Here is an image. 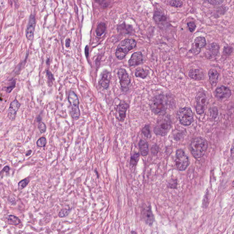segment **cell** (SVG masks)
<instances>
[{
  "instance_id": "37",
  "label": "cell",
  "mask_w": 234,
  "mask_h": 234,
  "mask_svg": "<svg viewBox=\"0 0 234 234\" xmlns=\"http://www.w3.org/2000/svg\"><path fill=\"white\" fill-rule=\"evenodd\" d=\"M9 167H8V166H6V167H4V168H3L1 171H0V176H1V175L2 173V172H3V171H4H4H5V172H9Z\"/></svg>"
},
{
  "instance_id": "20",
  "label": "cell",
  "mask_w": 234,
  "mask_h": 234,
  "mask_svg": "<svg viewBox=\"0 0 234 234\" xmlns=\"http://www.w3.org/2000/svg\"><path fill=\"white\" fill-rule=\"evenodd\" d=\"M139 150L141 155L143 156H146L148 154V145L146 141L141 139L139 141Z\"/></svg>"
},
{
  "instance_id": "22",
  "label": "cell",
  "mask_w": 234,
  "mask_h": 234,
  "mask_svg": "<svg viewBox=\"0 0 234 234\" xmlns=\"http://www.w3.org/2000/svg\"><path fill=\"white\" fill-rule=\"evenodd\" d=\"M149 73V71L144 70L142 68H139L136 70V72H135V75L137 77L145 79L147 77Z\"/></svg>"
},
{
  "instance_id": "16",
  "label": "cell",
  "mask_w": 234,
  "mask_h": 234,
  "mask_svg": "<svg viewBox=\"0 0 234 234\" xmlns=\"http://www.w3.org/2000/svg\"><path fill=\"white\" fill-rule=\"evenodd\" d=\"M189 77L195 80H203L205 79V74L204 72L198 69H192L188 73Z\"/></svg>"
},
{
  "instance_id": "21",
  "label": "cell",
  "mask_w": 234,
  "mask_h": 234,
  "mask_svg": "<svg viewBox=\"0 0 234 234\" xmlns=\"http://www.w3.org/2000/svg\"><path fill=\"white\" fill-rule=\"evenodd\" d=\"M109 73H106L102 75L101 80L100 81L101 85L102 88L107 89L109 84L110 78Z\"/></svg>"
},
{
  "instance_id": "13",
  "label": "cell",
  "mask_w": 234,
  "mask_h": 234,
  "mask_svg": "<svg viewBox=\"0 0 234 234\" xmlns=\"http://www.w3.org/2000/svg\"><path fill=\"white\" fill-rule=\"evenodd\" d=\"M35 26V18L33 15H31L29 24L26 31V38L29 40L31 41L33 39V33H34Z\"/></svg>"
},
{
  "instance_id": "40",
  "label": "cell",
  "mask_w": 234,
  "mask_h": 234,
  "mask_svg": "<svg viewBox=\"0 0 234 234\" xmlns=\"http://www.w3.org/2000/svg\"><path fill=\"white\" fill-rule=\"evenodd\" d=\"M96 1L98 3H99V4H102V3H103L105 1V0H96Z\"/></svg>"
},
{
  "instance_id": "33",
  "label": "cell",
  "mask_w": 234,
  "mask_h": 234,
  "mask_svg": "<svg viewBox=\"0 0 234 234\" xmlns=\"http://www.w3.org/2000/svg\"><path fill=\"white\" fill-rule=\"evenodd\" d=\"M15 85H16V82H15V81H13V83H12L11 86L9 87H6V88H5V90H4L6 91L8 93H10L12 91V90L15 88Z\"/></svg>"
},
{
  "instance_id": "29",
  "label": "cell",
  "mask_w": 234,
  "mask_h": 234,
  "mask_svg": "<svg viewBox=\"0 0 234 234\" xmlns=\"http://www.w3.org/2000/svg\"><path fill=\"white\" fill-rule=\"evenodd\" d=\"M37 146L40 147H43L45 146L46 144V139L45 138L41 137L39 139H38V141H37Z\"/></svg>"
},
{
  "instance_id": "1",
  "label": "cell",
  "mask_w": 234,
  "mask_h": 234,
  "mask_svg": "<svg viewBox=\"0 0 234 234\" xmlns=\"http://www.w3.org/2000/svg\"><path fill=\"white\" fill-rule=\"evenodd\" d=\"M168 106V100L165 95L159 94L154 97L150 104L152 111L156 115H164L166 113Z\"/></svg>"
},
{
  "instance_id": "30",
  "label": "cell",
  "mask_w": 234,
  "mask_h": 234,
  "mask_svg": "<svg viewBox=\"0 0 234 234\" xmlns=\"http://www.w3.org/2000/svg\"><path fill=\"white\" fill-rule=\"evenodd\" d=\"M70 212V210H69V209H66V208L62 209L60 212L59 214V216L60 218L65 217L68 215Z\"/></svg>"
},
{
  "instance_id": "36",
  "label": "cell",
  "mask_w": 234,
  "mask_h": 234,
  "mask_svg": "<svg viewBox=\"0 0 234 234\" xmlns=\"http://www.w3.org/2000/svg\"><path fill=\"white\" fill-rule=\"evenodd\" d=\"M233 51V48L231 47H226L224 49V53L227 55H229Z\"/></svg>"
},
{
  "instance_id": "4",
  "label": "cell",
  "mask_w": 234,
  "mask_h": 234,
  "mask_svg": "<svg viewBox=\"0 0 234 234\" xmlns=\"http://www.w3.org/2000/svg\"><path fill=\"white\" fill-rule=\"evenodd\" d=\"M136 41L134 39H126L120 43L117 48L116 56L119 60H123L129 52L136 46Z\"/></svg>"
},
{
  "instance_id": "17",
  "label": "cell",
  "mask_w": 234,
  "mask_h": 234,
  "mask_svg": "<svg viewBox=\"0 0 234 234\" xmlns=\"http://www.w3.org/2000/svg\"><path fill=\"white\" fill-rule=\"evenodd\" d=\"M219 46L216 43H212L209 45L207 52V56L209 59L215 57L219 52Z\"/></svg>"
},
{
  "instance_id": "24",
  "label": "cell",
  "mask_w": 234,
  "mask_h": 234,
  "mask_svg": "<svg viewBox=\"0 0 234 234\" xmlns=\"http://www.w3.org/2000/svg\"><path fill=\"white\" fill-rule=\"evenodd\" d=\"M106 26L105 23L104 22H101L97 27L96 29V34L98 36H101L103 34L106 30Z\"/></svg>"
},
{
  "instance_id": "3",
  "label": "cell",
  "mask_w": 234,
  "mask_h": 234,
  "mask_svg": "<svg viewBox=\"0 0 234 234\" xmlns=\"http://www.w3.org/2000/svg\"><path fill=\"white\" fill-rule=\"evenodd\" d=\"M171 126V122L170 117L165 113L161 115L157 121L154 128V132L158 136H166L170 130Z\"/></svg>"
},
{
  "instance_id": "32",
  "label": "cell",
  "mask_w": 234,
  "mask_h": 234,
  "mask_svg": "<svg viewBox=\"0 0 234 234\" xmlns=\"http://www.w3.org/2000/svg\"><path fill=\"white\" fill-rule=\"evenodd\" d=\"M208 3L213 5H218L222 4L225 0H207Z\"/></svg>"
},
{
  "instance_id": "25",
  "label": "cell",
  "mask_w": 234,
  "mask_h": 234,
  "mask_svg": "<svg viewBox=\"0 0 234 234\" xmlns=\"http://www.w3.org/2000/svg\"><path fill=\"white\" fill-rule=\"evenodd\" d=\"M139 155L138 153H135L131 157L130 159V164L132 167H134L136 165L139 159Z\"/></svg>"
},
{
  "instance_id": "31",
  "label": "cell",
  "mask_w": 234,
  "mask_h": 234,
  "mask_svg": "<svg viewBox=\"0 0 234 234\" xmlns=\"http://www.w3.org/2000/svg\"><path fill=\"white\" fill-rule=\"evenodd\" d=\"M38 128L41 133H44L46 130V126L44 123L40 122L38 125Z\"/></svg>"
},
{
  "instance_id": "2",
  "label": "cell",
  "mask_w": 234,
  "mask_h": 234,
  "mask_svg": "<svg viewBox=\"0 0 234 234\" xmlns=\"http://www.w3.org/2000/svg\"><path fill=\"white\" fill-rule=\"evenodd\" d=\"M190 148L193 156L196 158H199L204 156L207 149V142L203 138H196L191 142Z\"/></svg>"
},
{
  "instance_id": "14",
  "label": "cell",
  "mask_w": 234,
  "mask_h": 234,
  "mask_svg": "<svg viewBox=\"0 0 234 234\" xmlns=\"http://www.w3.org/2000/svg\"><path fill=\"white\" fill-rule=\"evenodd\" d=\"M143 218L149 225H152L154 222V215L152 214L150 206L145 208L142 212Z\"/></svg>"
},
{
  "instance_id": "9",
  "label": "cell",
  "mask_w": 234,
  "mask_h": 234,
  "mask_svg": "<svg viewBox=\"0 0 234 234\" xmlns=\"http://www.w3.org/2000/svg\"><path fill=\"white\" fill-rule=\"evenodd\" d=\"M118 75L121 89L124 92H127L129 90V86L130 82V78L128 73L125 69H120L119 71Z\"/></svg>"
},
{
  "instance_id": "38",
  "label": "cell",
  "mask_w": 234,
  "mask_h": 234,
  "mask_svg": "<svg viewBox=\"0 0 234 234\" xmlns=\"http://www.w3.org/2000/svg\"><path fill=\"white\" fill-rule=\"evenodd\" d=\"M85 54H86V57H88L89 55V48L88 45L85 48Z\"/></svg>"
},
{
  "instance_id": "6",
  "label": "cell",
  "mask_w": 234,
  "mask_h": 234,
  "mask_svg": "<svg viewBox=\"0 0 234 234\" xmlns=\"http://www.w3.org/2000/svg\"><path fill=\"white\" fill-rule=\"evenodd\" d=\"M197 113L199 115L203 114L208 103V97L207 93L204 91H200L196 97Z\"/></svg>"
},
{
  "instance_id": "11",
  "label": "cell",
  "mask_w": 234,
  "mask_h": 234,
  "mask_svg": "<svg viewBox=\"0 0 234 234\" xmlns=\"http://www.w3.org/2000/svg\"><path fill=\"white\" fill-rule=\"evenodd\" d=\"M215 94L217 98L223 100L229 98L231 96V92L228 88L225 86H221L216 89Z\"/></svg>"
},
{
  "instance_id": "27",
  "label": "cell",
  "mask_w": 234,
  "mask_h": 234,
  "mask_svg": "<svg viewBox=\"0 0 234 234\" xmlns=\"http://www.w3.org/2000/svg\"><path fill=\"white\" fill-rule=\"evenodd\" d=\"M142 132L143 135L146 136V137L150 138L151 137V134H150V129L149 126H146L142 130Z\"/></svg>"
},
{
  "instance_id": "26",
  "label": "cell",
  "mask_w": 234,
  "mask_h": 234,
  "mask_svg": "<svg viewBox=\"0 0 234 234\" xmlns=\"http://www.w3.org/2000/svg\"><path fill=\"white\" fill-rule=\"evenodd\" d=\"M169 5L174 8H181L183 6V3L180 0H171L169 2Z\"/></svg>"
},
{
  "instance_id": "28",
  "label": "cell",
  "mask_w": 234,
  "mask_h": 234,
  "mask_svg": "<svg viewBox=\"0 0 234 234\" xmlns=\"http://www.w3.org/2000/svg\"><path fill=\"white\" fill-rule=\"evenodd\" d=\"M29 181L28 179H24L23 180H22L19 183V190H22V189H23L24 188L26 187L28 184H29Z\"/></svg>"
},
{
  "instance_id": "7",
  "label": "cell",
  "mask_w": 234,
  "mask_h": 234,
  "mask_svg": "<svg viewBox=\"0 0 234 234\" xmlns=\"http://www.w3.org/2000/svg\"><path fill=\"white\" fill-rule=\"evenodd\" d=\"M176 166L179 170H184L187 168L189 164V159L183 150H177L175 158Z\"/></svg>"
},
{
  "instance_id": "8",
  "label": "cell",
  "mask_w": 234,
  "mask_h": 234,
  "mask_svg": "<svg viewBox=\"0 0 234 234\" xmlns=\"http://www.w3.org/2000/svg\"><path fill=\"white\" fill-rule=\"evenodd\" d=\"M69 102L71 108V114L72 117L75 119H78L80 115V112L79 108V100L77 96L73 91L70 92L68 97Z\"/></svg>"
},
{
  "instance_id": "34",
  "label": "cell",
  "mask_w": 234,
  "mask_h": 234,
  "mask_svg": "<svg viewBox=\"0 0 234 234\" xmlns=\"http://www.w3.org/2000/svg\"><path fill=\"white\" fill-rule=\"evenodd\" d=\"M188 27L189 28L190 32H193L196 28V25L194 22H188Z\"/></svg>"
},
{
  "instance_id": "35",
  "label": "cell",
  "mask_w": 234,
  "mask_h": 234,
  "mask_svg": "<svg viewBox=\"0 0 234 234\" xmlns=\"http://www.w3.org/2000/svg\"><path fill=\"white\" fill-rule=\"evenodd\" d=\"M46 75H47L49 82H50V83L52 82L54 80V78H53L52 74H51V73L49 70L46 71Z\"/></svg>"
},
{
  "instance_id": "12",
  "label": "cell",
  "mask_w": 234,
  "mask_h": 234,
  "mask_svg": "<svg viewBox=\"0 0 234 234\" xmlns=\"http://www.w3.org/2000/svg\"><path fill=\"white\" fill-rule=\"evenodd\" d=\"M21 104L17 99H15L11 103L8 112L9 119L13 121L15 120L17 112L20 107Z\"/></svg>"
},
{
  "instance_id": "15",
  "label": "cell",
  "mask_w": 234,
  "mask_h": 234,
  "mask_svg": "<svg viewBox=\"0 0 234 234\" xmlns=\"http://www.w3.org/2000/svg\"><path fill=\"white\" fill-rule=\"evenodd\" d=\"M142 53L140 52H137L132 54L131 58L129 60V64L130 66H137L143 62Z\"/></svg>"
},
{
  "instance_id": "23",
  "label": "cell",
  "mask_w": 234,
  "mask_h": 234,
  "mask_svg": "<svg viewBox=\"0 0 234 234\" xmlns=\"http://www.w3.org/2000/svg\"><path fill=\"white\" fill-rule=\"evenodd\" d=\"M7 222L10 225H17L21 222L20 219L13 215H10L7 219Z\"/></svg>"
},
{
  "instance_id": "39",
  "label": "cell",
  "mask_w": 234,
  "mask_h": 234,
  "mask_svg": "<svg viewBox=\"0 0 234 234\" xmlns=\"http://www.w3.org/2000/svg\"><path fill=\"white\" fill-rule=\"evenodd\" d=\"M70 43H71V40L70 39H67V40H66V46H67V47H70Z\"/></svg>"
},
{
  "instance_id": "19",
  "label": "cell",
  "mask_w": 234,
  "mask_h": 234,
  "mask_svg": "<svg viewBox=\"0 0 234 234\" xmlns=\"http://www.w3.org/2000/svg\"><path fill=\"white\" fill-rule=\"evenodd\" d=\"M219 74L215 69H212L208 72L209 81L213 86H215L218 81Z\"/></svg>"
},
{
  "instance_id": "41",
  "label": "cell",
  "mask_w": 234,
  "mask_h": 234,
  "mask_svg": "<svg viewBox=\"0 0 234 234\" xmlns=\"http://www.w3.org/2000/svg\"><path fill=\"white\" fill-rule=\"evenodd\" d=\"M32 153V151L31 150H29V151L27 152V153H26V156H29Z\"/></svg>"
},
{
  "instance_id": "10",
  "label": "cell",
  "mask_w": 234,
  "mask_h": 234,
  "mask_svg": "<svg viewBox=\"0 0 234 234\" xmlns=\"http://www.w3.org/2000/svg\"><path fill=\"white\" fill-rule=\"evenodd\" d=\"M206 45L205 39L204 37L200 36L195 39L192 45L190 51L194 55H198L200 53L201 49Z\"/></svg>"
},
{
  "instance_id": "5",
  "label": "cell",
  "mask_w": 234,
  "mask_h": 234,
  "mask_svg": "<svg viewBox=\"0 0 234 234\" xmlns=\"http://www.w3.org/2000/svg\"><path fill=\"white\" fill-rule=\"evenodd\" d=\"M177 117L180 123L183 126H189L194 121V114L190 108L185 107L179 109Z\"/></svg>"
},
{
  "instance_id": "18",
  "label": "cell",
  "mask_w": 234,
  "mask_h": 234,
  "mask_svg": "<svg viewBox=\"0 0 234 234\" xmlns=\"http://www.w3.org/2000/svg\"><path fill=\"white\" fill-rule=\"evenodd\" d=\"M129 105L127 103L123 102L119 104L117 108V112L119 116V120L121 121H124L126 118V112L128 108Z\"/></svg>"
},
{
  "instance_id": "42",
  "label": "cell",
  "mask_w": 234,
  "mask_h": 234,
  "mask_svg": "<svg viewBox=\"0 0 234 234\" xmlns=\"http://www.w3.org/2000/svg\"><path fill=\"white\" fill-rule=\"evenodd\" d=\"M41 119L40 117H38V118H37V121H38V122H40V121H41Z\"/></svg>"
}]
</instances>
